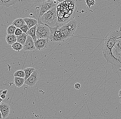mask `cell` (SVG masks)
Returning a JSON list of instances; mask_svg holds the SVG:
<instances>
[{
    "label": "cell",
    "mask_w": 121,
    "mask_h": 119,
    "mask_svg": "<svg viewBox=\"0 0 121 119\" xmlns=\"http://www.w3.org/2000/svg\"><path fill=\"white\" fill-rule=\"evenodd\" d=\"M78 22L75 20H72L65 24L57 23L50 29V35L49 39L51 42H65L74 34L77 27Z\"/></svg>",
    "instance_id": "6da1fadb"
},
{
    "label": "cell",
    "mask_w": 121,
    "mask_h": 119,
    "mask_svg": "<svg viewBox=\"0 0 121 119\" xmlns=\"http://www.w3.org/2000/svg\"><path fill=\"white\" fill-rule=\"evenodd\" d=\"M109 34L116 41L121 39V25H117Z\"/></svg>",
    "instance_id": "8fae6325"
},
{
    "label": "cell",
    "mask_w": 121,
    "mask_h": 119,
    "mask_svg": "<svg viewBox=\"0 0 121 119\" xmlns=\"http://www.w3.org/2000/svg\"><path fill=\"white\" fill-rule=\"evenodd\" d=\"M85 3L88 8H90L91 7L95 5L96 1L93 0H85Z\"/></svg>",
    "instance_id": "7402d4cb"
},
{
    "label": "cell",
    "mask_w": 121,
    "mask_h": 119,
    "mask_svg": "<svg viewBox=\"0 0 121 119\" xmlns=\"http://www.w3.org/2000/svg\"><path fill=\"white\" fill-rule=\"evenodd\" d=\"M23 33V32L21 29L17 28L16 31H15V35L17 37L21 36L22 34Z\"/></svg>",
    "instance_id": "603a6c76"
},
{
    "label": "cell",
    "mask_w": 121,
    "mask_h": 119,
    "mask_svg": "<svg viewBox=\"0 0 121 119\" xmlns=\"http://www.w3.org/2000/svg\"><path fill=\"white\" fill-rule=\"evenodd\" d=\"M57 12V23L65 24L71 21L75 16L77 10L74 1L64 0L60 3L56 7Z\"/></svg>",
    "instance_id": "7a4b0ae2"
},
{
    "label": "cell",
    "mask_w": 121,
    "mask_h": 119,
    "mask_svg": "<svg viewBox=\"0 0 121 119\" xmlns=\"http://www.w3.org/2000/svg\"><path fill=\"white\" fill-rule=\"evenodd\" d=\"M12 25H13L17 28H19L23 32L26 33L29 30L23 19L18 18L15 20L13 21Z\"/></svg>",
    "instance_id": "ba28073f"
},
{
    "label": "cell",
    "mask_w": 121,
    "mask_h": 119,
    "mask_svg": "<svg viewBox=\"0 0 121 119\" xmlns=\"http://www.w3.org/2000/svg\"><path fill=\"white\" fill-rule=\"evenodd\" d=\"M50 35V30L49 27L42 24H38L36 29L37 39L49 38Z\"/></svg>",
    "instance_id": "5b68a950"
},
{
    "label": "cell",
    "mask_w": 121,
    "mask_h": 119,
    "mask_svg": "<svg viewBox=\"0 0 121 119\" xmlns=\"http://www.w3.org/2000/svg\"><path fill=\"white\" fill-rule=\"evenodd\" d=\"M11 47L13 50L19 52L23 49V45L18 42H16L11 46Z\"/></svg>",
    "instance_id": "d6986e66"
},
{
    "label": "cell",
    "mask_w": 121,
    "mask_h": 119,
    "mask_svg": "<svg viewBox=\"0 0 121 119\" xmlns=\"http://www.w3.org/2000/svg\"><path fill=\"white\" fill-rule=\"evenodd\" d=\"M39 79V72L38 70L35 69L31 76L25 81V83L29 86L32 87L35 86Z\"/></svg>",
    "instance_id": "8992f818"
},
{
    "label": "cell",
    "mask_w": 121,
    "mask_h": 119,
    "mask_svg": "<svg viewBox=\"0 0 121 119\" xmlns=\"http://www.w3.org/2000/svg\"><path fill=\"white\" fill-rule=\"evenodd\" d=\"M119 96L120 98H121V89L119 92Z\"/></svg>",
    "instance_id": "4316f807"
},
{
    "label": "cell",
    "mask_w": 121,
    "mask_h": 119,
    "mask_svg": "<svg viewBox=\"0 0 121 119\" xmlns=\"http://www.w3.org/2000/svg\"><path fill=\"white\" fill-rule=\"evenodd\" d=\"M81 87V84H79L78 83H76L74 85L75 88L76 89H79Z\"/></svg>",
    "instance_id": "cb8c5ba5"
},
{
    "label": "cell",
    "mask_w": 121,
    "mask_h": 119,
    "mask_svg": "<svg viewBox=\"0 0 121 119\" xmlns=\"http://www.w3.org/2000/svg\"><path fill=\"white\" fill-rule=\"evenodd\" d=\"M37 26V25H36L30 29L26 33L28 35H29L32 37L34 42L38 39L36 37V29Z\"/></svg>",
    "instance_id": "4fadbf2b"
},
{
    "label": "cell",
    "mask_w": 121,
    "mask_h": 119,
    "mask_svg": "<svg viewBox=\"0 0 121 119\" xmlns=\"http://www.w3.org/2000/svg\"><path fill=\"white\" fill-rule=\"evenodd\" d=\"M14 77H18L25 78V73L23 70H19L15 72L13 74Z\"/></svg>",
    "instance_id": "44dd1931"
},
{
    "label": "cell",
    "mask_w": 121,
    "mask_h": 119,
    "mask_svg": "<svg viewBox=\"0 0 121 119\" xmlns=\"http://www.w3.org/2000/svg\"><path fill=\"white\" fill-rule=\"evenodd\" d=\"M59 3L58 0H46L43 1L40 10L39 18L52 8L56 7Z\"/></svg>",
    "instance_id": "277c9868"
},
{
    "label": "cell",
    "mask_w": 121,
    "mask_h": 119,
    "mask_svg": "<svg viewBox=\"0 0 121 119\" xmlns=\"http://www.w3.org/2000/svg\"><path fill=\"white\" fill-rule=\"evenodd\" d=\"M35 69L33 67H28L23 70L25 73V80H26L31 75Z\"/></svg>",
    "instance_id": "e0dca14e"
},
{
    "label": "cell",
    "mask_w": 121,
    "mask_h": 119,
    "mask_svg": "<svg viewBox=\"0 0 121 119\" xmlns=\"http://www.w3.org/2000/svg\"><path fill=\"white\" fill-rule=\"evenodd\" d=\"M120 103H121V98H120Z\"/></svg>",
    "instance_id": "83f0119b"
},
{
    "label": "cell",
    "mask_w": 121,
    "mask_h": 119,
    "mask_svg": "<svg viewBox=\"0 0 121 119\" xmlns=\"http://www.w3.org/2000/svg\"><path fill=\"white\" fill-rule=\"evenodd\" d=\"M8 92L7 90H1L0 91V95L4 94L5 95H6Z\"/></svg>",
    "instance_id": "d4e9b609"
},
{
    "label": "cell",
    "mask_w": 121,
    "mask_h": 119,
    "mask_svg": "<svg viewBox=\"0 0 121 119\" xmlns=\"http://www.w3.org/2000/svg\"><path fill=\"white\" fill-rule=\"evenodd\" d=\"M56 7L52 8L39 18L38 24L44 25L50 29L54 26L58 20Z\"/></svg>",
    "instance_id": "3957f363"
},
{
    "label": "cell",
    "mask_w": 121,
    "mask_h": 119,
    "mask_svg": "<svg viewBox=\"0 0 121 119\" xmlns=\"http://www.w3.org/2000/svg\"><path fill=\"white\" fill-rule=\"evenodd\" d=\"M23 46V49L25 51H32L36 49L33 39L29 35L27 36L26 42Z\"/></svg>",
    "instance_id": "30bf717a"
},
{
    "label": "cell",
    "mask_w": 121,
    "mask_h": 119,
    "mask_svg": "<svg viewBox=\"0 0 121 119\" xmlns=\"http://www.w3.org/2000/svg\"><path fill=\"white\" fill-rule=\"evenodd\" d=\"M14 83L16 86L20 88L25 83V78L18 77H15L14 78Z\"/></svg>",
    "instance_id": "9a60e30c"
},
{
    "label": "cell",
    "mask_w": 121,
    "mask_h": 119,
    "mask_svg": "<svg viewBox=\"0 0 121 119\" xmlns=\"http://www.w3.org/2000/svg\"><path fill=\"white\" fill-rule=\"evenodd\" d=\"M1 119H4L9 116L10 112V107L8 104L5 103L0 104V107Z\"/></svg>",
    "instance_id": "9c48e42d"
},
{
    "label": "cell",
    "mask_w": 121,
    "mask_h": 119,
    "mask_svg": "<svg viewBox=\"0 0 121 119\" xmlns=\"http://www.w3.org/2000/svg\"><path fill=\"white\" fill-rule=\"evenodd\" d=\"M6 98V95L4 94H1L0 95V98L3 99H4Z\"/></svg>",
    "instance_id": "484cf974"
},
{
    "label": "cell",
    "mask_w": 121,
    "mask_h": 119,
    "mask_svg": "<svg viewBox=\"0 0 121 119\" xmlns=\"http://www.w3.org/2000/svg\"><path fill=\"white\" fill-rule=\"evenodd\" d=\"M18 1L13 0H0V4L1 5H3L4 6L9 7L10 6L15 4L17 1Z\"/></svg>",
    "instance_id": "2e32d148"
},
{
    "label": "cell",
    "mask_w": 121,
    "mask_h": 119,
    "mask_svg": "<svg viewBox=\"0 0 121 119\" xmlns=\"http://www.w3.org/2000/svg\"><path fill=\"white\" fill-rule=\"evenodd\" d=\"M49 41L50 39L49 38L38 39L34 42L36 49L41 50L47 48Z\"/></svg>",
    "instance_id": "52a82bcc"
},
{
    "label": "cell",
    "mask_w": 121,
    "mask_h": 119,
    "mask_svg": "<svg viewBox=\"0 0 121 119\" xmlns=\"http://www.w3.org/2000/svg\"><path fill=\"white\" fill-rule=\"evenodd\" d=\"M23 20L27 25L29 29L35 25H38V21L34 19L26 18L23 19Z\"/></svg>",
    "instance_id": "7c38bea8"
},
{
    "label": "cell",
    "mask_w": 121,
    "mask_h": 119,
    "mask_svg": "<svg viewBox=\"0 0 121 119\" xmlns=\"http://www.w3.org/2000/svg\"><path fill=\"white\" fill-rule=\"evenodd\" d=\"M6 41L8 45H12L17 42V37L15 35H7Z\"/></svg>",
    "instance_id": "5bb4252c"
},
{
    "label": "cell",
    "mask_w": 121,
    "mask_h": 119,
    "mask_svg": "<svg viewBox=\"0 0 121 119\" xmlns=\"http://www.w3.org/2000/svg\"><path fill=\"white\" fill-rule=\"evenodd\" d=\"M28 35L26 33L23 32L21 36L17 37V42L22 44L23 45H24L25 43L26 42Z\"/></svg>",
    "instance_id": "ac0fdd59"
},
{
    "label": "cell",
    "mask_w": 121,
    "mask_h": 119,
    "mask_svg": "<svg viewBox=\"0 0 121 119\" xmlns=\"http://www.w3.org/2000/svg\"><path fill=\"white\" fill-rule=\"evenodd\" d=\"M17 28L11 25L8 27L7 29V32L8 35H15V31Z\"/></svg>",
    "instance_id": "ffe728a7"
}]
</instances>
